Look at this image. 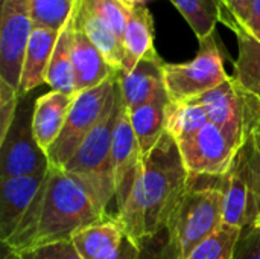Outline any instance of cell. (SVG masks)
I'll use <instances>...</instances> for the list:
<instances>
[{"label":"cell","mask_w":260,"mask_h":259,"mask_svg":"<svg viewBox=\"0 0 260 259\" xmlns=\"http://www.w3.org/2000/svg\"><path fill=\"white\" fill-rule=\"evenodd\" d=\"M239 29H245L260 41V0H250L245 12L239 18Z\"/></svg>","instance_id":"33"},{"label":"cell","mask_w":260,"mask_h":259,"mask_svg":"<svg viewBox=\"0 0 260 259\" xmlns=\"http://www.w3.org/2000/svg\"><path fill=\"white\" fill-rule=\"evenodd\" d=\"M224 197V224L239 229L254 226L260 217V198L254 188L245 150L241 147L230 169L219 179Z\"/></svg>","instance_id":"10"},{"label":"cell","mask_w":260,"mask_h":259,"mask_svg":"<svg viewBox=\"0 0 260 259\" xmlns=\"http://www.w3.org/2000/svg\"><path fill=\"white\" fill-rule=\"evenodd\" d=\"M126 3H142V5H146L148 2H151V0H125Z\"/></svg>","instance_id":"38"},{"label":"cell","mask_w":260,"mask_h":259,"mask_svg":"<svg viewBox=\"0 0 260 259\" xmlns=\"http://www.w3.org/2000/svg\"><path fill=\"white\" fill-rule=\"evenodd\" d=\"M120 90V87H119ZM113 174L116 188L117 211L125 205L137 179L143 169V156L129 122L128 108L123 102L122 92L119 98V113L113 134Z\"/></svg>","instance_id":"11"},{"label":"cell","mask_w":260,"mask_h":259,"mask_svg":"<svg viewBox=\"0 0 260 259\" xmlns=\"http://www.w3.org/2000/svg\"><path fill=\"white\" fill-rule=\"evenodd\" d=\"M235 34L238 38V58L232 78L241 90L260 98V41L245 29Z\"/></svg>","instance_id":"23"},{"label":"cell","mask_w":260,"mask_h":259,"mask_svg":"<svg viewBox=\"0 0 260 259\" xmlns=\"http://www.w3.org/2000/svg\"><path fill=\"white\" fill-rule=\"evenodd\" d=\"M233 259H260V231L251 226L242 231Z\"/></svg>","instance_id":"32"},{"label":"cell","mask_w":260,"mask_h":259,"mask_svg":"<svg viewBox=\"0 0 260 259\" xmlns=\"http://www.w3.org/2000/svg\"><path fill=\"white\" fill-rule=\"evenodd\" d=\"M116 31L123 41V34L129 18V3L125 0H87Z\"/></svg>","instance_id":"30"},{"label":"cell","mask_w":260,"mask_h":259,"mask_svg":"<svg viewBox=\"0 0 260 259\" xmlns=\"http://www.w3.org/2000/svg\"><path fill=\"white\" fill-rule=\"evenodd\" d=\"M154 18L148 6L129 3V18L123 34V46L126 50L125 72L131 70L140 60H160L154 46Z\"/></svg>","instance_id":"18"},{"label":"cell","mask_w":260,"mask_h":259,"mask_svg":"<svg viewBox=\"0 0 260 259\" xmlns=\"http://www.w3.org/2000/svg\"><path fill=\"white\" fill-rule=\"evenodd\" d=\"M47 174V172H46ZM46 174L0 179V240L6 243L30 209Z\"/></svg>","instance_id":"13"},{"label":"cell","mask_w":260,"mask_h":259,"mask_svg":"<svg viewBox=\"0 0 260 259\" xmlns=\"http://www.w3.org/2000/svg\"><path fill=\"white\" fill-rule=\"evenodd\" d=\"M116 73L102 84L78 93L73 98L64 128L47 151L49 163L55 168H64V165L73 157L79 145L94 130V127L105 116L116 98Z\"/></svg>","instance_id":"5"},{"label":"cell","mask_w":260,"mask_h":259,"mask_svg":"<svg viewBox=\"0 0 260 259\" xmlns=\"http://www.w3.org/2000/svg\"><path fill=\"white\" fill-rule=\"evenodd\" d=\"M119 98L120 90L119 84H116V98L113 105L62 168L69 176L76 179L105 209L110 202L116 198L111 154L113 134L119 113Z\"/></svg>","instance_id":"4"},{"label":"cell","mask_w":260,"mask_h":259,"mask_svg":"<svg viewBox=\"0 0 260 259\" xmlns=\"http://www.w3.org/2000/svg\"><path fill=\"white\" fill-rule=\"evenodd\" d=\"M177 145L190 176L212 179L225 176L239 151V147L212 122Z\"/></svg>","instance_id":"9"},{"label":"cell","mask_w":260,"mask_h":259,"mask_svg":"<svg viewBox=\"0 0 260 259\" xmlns=\"http://www.w3.org/2000/svg\"><path fill=\"white\" fill-rule=\"evenodd\" d=\"M29 3L34 26L61 31L78 0H29Z\"/></svg>","instance_id":"26"},{"label":"cell","mask_w":260,"mask_h":259,"mask_svg":"<svg viewBox=\"0 0 260 259\" xmlns=\"http://www.w3.org/2000/svg\"><path fill=\"white\" fill-rule=\"evenodd\" d=\"M183 18L189 23L198 40L216 31L221 21V8L218 0H171Z\"/></svg>","instance_id":"25"},{"label":"cell","mask_w":260,"mask_h":259,"mask_svg":"<svg viewBox=\"0 0 260 259\" xmlns=\"http://www.w3.org/2000/svg\"><path fill=\"white\" fill-rule=\"evenodd\" d=\"M78 5V3H76ZM76 29V6L59 31L50 63L46 70V84L55 90L70 96L76 95L75 69H73V40Z\"/></svg>","instance_id":"21"},{"label":"cell","mask_w":260,"mask_h":259,"mask_svg":"<svg viewBox=\"0 0 260 259\" xmlns=\"http://www.w3.org/2000/svg\"><path fill=\"white\" fill-rule=\"evenodd\" d=\"M254 227H257V229L260 231V217L257 218V220H256V223H254Z\"/></svg>","instance_id":"39"},{"label":"cell","mask_w":260,"mask_h":259,"mask_svg":"<svg viewBox=\"0 0 260 259\" xmlns=\"http://www.w3.org/2000/svg\"><path fill=\"white\" fill-rule=\"evenodd\" d=\"M242 92L244 108H245V128L247 131L251 127H260V98H256L250 93Z\"/></svg>","instance_id":"35"},{"label":"cell","mask_w":260,"mask_h":259,"mask_svg":"<svg viewBox=\"0 0 260 259\" xmlns=\"http://www.w3.org/2000/svg\"><path fill=\"white\" fill-rule=\"evenodd\" d=\"M198 53L192 61L165 63V84L171 101H190L224 84L230 75L224 67V52L216 31L198 40Z\"/></svg>","instance_id":"6"},{"label":"cell","mask_w":260,"mask_h":259,"mask_svg":"<svg viewBox=\"0 0 260 259\" xmlns=\"http://www.w3.org/2000/svg\"><path fill=\"white\" fill-rule=\"evenodd\" d=\"M218 3H219V8H221V21L224 20V17H225V14H227V9H225V2L224 0H218ZM219 21V23H221Z\"/></svg>","instance_id":"37"},{"label":"cell","mask_w":260,"mask_h":259,"mask_svg":"<svg viewBox=\"0 0 260 259\" xmlns=\"http://www.w3.org/2000/svg\"><path fill=\"white\" fill-rule=\"evenodd\" d=\"M139 256L137 259H180L177 249L171 240L168 227L146 235L137 244Z\"/></svg>","instance_id":"28"},{"label":"cell","mask_w":260,"mask_h":259,"mask_svg":"<svg viewBox=\"0 0 260 259\" xmlns=\"http://www.w3.org/2000/svg\"><path fill=\"white\" fill-rule=\"evenodd\" d=\"M59 31L34 26L24 55L18 96L23 98L34 89L46 84V70L50 63Z\"/></svg>","instance_id":"20"},{"label":"cell","mask_w":260,"mask_h":259,"mask_svg":"<svg viewBox=\"0 0 260 259\" xmlns=\"http://www.w3.org/2000/svg\"><path fill=\"white\" fill-rule=\"evenodd\" d=\"M193 99L204 107L209 122L219 127L239 148L244 145L247 139L244 98L232 76L224 84Z\"/></svg>","instance_id":"12"},{"label":"cell","mask_w":260,"mask_h":259,"mask_svg":"<svg viewBox=\"0 0 260 259\" xmlns=\"http://www.w3.org/2000/svg\"><path fill=\"white\" fill-rule=\"evenodd\" d=\"M190 174L184 166L175 139L165 133L158 143L143 157V205L146 235L165 227L189 186Z\"/></svg>","instance_id":"2"},{"label":"cell","mask_w":260,"mask_h":259,"mask_svg":"<svg viewBox=\"0 0 260 259\" xmlns=\"http://www.w3.org/2000/svg\"><path fill=\"white\" fill-rule=\"evenodd\" d=\"M242 148L247 153L254 188H256V192L260 198V127H251L247 131V139H245Z\"/></svg>","instance_id":"31"},{"label":"cell","mask_w":260,"mask_h":259,"mask_svg":"<svg viewBox=\"0 0 260 259\" xmlns=\"http://www.w3.org/2000/svg\"><path fill=\"white\" fill-rule=\"evenodd\" d=\"M20 98L14 121L0 139V179L46 174L49 171V157L40 148L32 130L34 107L24 104Z\"/></svg>","instance_id":"7"},{"label":"cell","mask_w":260,"mask_h":259,"mask_svg":"<svg viewBox=\"0 0 260 259\" xmlns=\"http://www.w3.org/2000/svg\"><path fill=\"white\" fill-rule=\"evenodd\" d=\"M242 229L222 224L210 238L203 241L186 259H233Z\"/></svg>","instance_id":"27"},{"label":"cell","mask_w":260,"mask_h":259,"mask_svg":"<svg viewBox=\"0 0 260 259\" xmlns=\"http://www.w3.org/2000/svg\"><path fill=\"white\" fill-rule=\"evenodd\" d=\"M76 24L87 34L114 72L125 69L126 50L122 38L87 0H78Z\"/></svg>","instance_id":"15"},{"label":"cell","mask_w":260,"mask_h":259,"mask_svg":"<svg viewBox=\"0 0 260 259\" xmlns=\"http://www.w3.org/2000/svg\"><path fill=\"white\" fill-rule=\"evenodd\" d=\"M123 240V229L117 217L111 215L81 229L70 241L82 259H120Z\"/></svg>","instance_id":"17"},{"label":"cell","mask_w":260,"mask_h":259,"mask_svg":"<svg viewBox=\"0 0 260 259\" xmlns=\"http://www.w3.org/2000/svg\"><path fill=\"white\" fill-rule=\"evenodd\" d=\"M163 66L165 61L161 58L140 60L131 70L116 72L117 84L128 110L154 102L157 99L169 98L165 84Z\"/></svg>","instance_id":"14"},{"label":"cell","mask_w":260,"mask_h":259,"mask_svg":"<svg viewBox=\"0 0 260 259\" xmlns=\"http://www.w3.org/2000/svg\"><path fill=\"white\" fill-rule=\"evenodd\" d=\"M111 217L96 198L62 168L49 166L24 218L3 243L9 252L70 241L84 227Z\"/></svg>","instance_id":"1"},{"label":"cell","mask_w":260,"mask_h":259,"mask_svg":"<svg viewBox=\"0 0 260 259\" xmlns=\"http://www.w3.org/2000/svg\"><path fill=\"white\" fill-rule=\"evenodd\" d=\"M169 98L157 99L128 110L129 122L137 137L142 156L145 157L166 133V107Z\"/></svg>","instance_id":"22"},{"label":"cell","mask_w":260,"mask_h":259,"mask_svg":"<svg viewBox=\"0 0 260 259\" xmlns=\"http://www.w3.org/2000/svg\"><path fill=\"white\" fill-rule=\"evenodd\" d=\"M8 259H82L72 241L52 243L40 247H29L23 250L9 252Z\"/></svg>","instance_id":"29"},{"label":"cell","mask_w":260,"mask_h":259,"mask_svg":"<svg viewBox=\"0 0 260 259\" xmlns=\"http://www.w3.org/2000/svg\"><path fill=\"white\" fill-rule=\"evenodd\" d=\"M34 29L29 0H2L0 82L20 90L24 55Z\"/></svg>","instance_id":"8"},{"label":"cell","mask_w":260,"mask_h":259,"mask_svg":"<svg viewBox=\"0 0 260 259\" xmlns=\"http://www.w3.org/2000/svg\"><path fill=\"white\" fill-rule=\"evenodd\" d=\"M207 124L209 116L204 107L195 99L169 101L166 107V133L171 134L175 142L193 136Z\"/></svg>","instance_id":"24"},{"label":"cell","mask_w":260,"mask_h":259,"mask_svg":"<svg viewBox=\"0 0 260 259\" xmlns=\"http://www.w3.org/2000/svg\"><path fill=\"white\" fill-rule=\"evenodd\" d=\"M137 256H139V247L125 237L123 244H122V256H120V259H137Z\"/></svg>","instance_id":"36"},{"label":"cell","mask_w":260,"mask_h":259,"mask_svg":"<svg viewBox=\"0 0 260 259\" xmlns=\"http://www.w3.org/2000/svg\"><path fill=\"white\" fill-rule=\"evenodd\" d=\"M73 98L75 96L52 90L34 102L32 130L37 143L46 154L64 128Z\"/></svg>","instance_id":"16"},{"label":"cell","mask_w":260,"mask_h":259,"mask_svg":"<svg viewBox=\"0 0 260 259\" xmlns=\"http://www.w3.org/2000/svg\"><path fill=\"white\" fill-rule=\"evenodd\" d=\"M190 176L189 186L175 206L168 231L180 259H186L203 241L224 224V197L219 179L215 183H200Z\"/></svg>","instance_id":"3"},{"label":"cell","mask_w":260,"mask_h":259,"mask_svg":"<svg viewBox=\"0 0 260 259\" xmlns=\"http://www.w3.org/2000/svg\"><path fill=\"white\" fill-rule=\"evenodd\" d=\"M224 2H225L227 14H225L224 20L221 23H224L229 29L236 32L238 27H239V18L245 12L247 5H248L250 0H224Z\"/></svg>","instance_id":"34"},{"label":"cell","mask_w":260,"mask_h":259,"mask_svg":"<svg viewBox=\"0 0 260 259\" xmlns=\"http://www.w3.org/2000/svg\"><path fill=\"white\" fill-rule=\"evenodd\" d=\"M73 69L76 95L102 84L116 73L87 34L78 27V24L73 40Z\"/></svg>","instance_id":"19"}]
</instances>
